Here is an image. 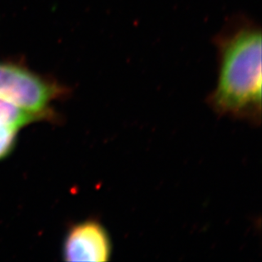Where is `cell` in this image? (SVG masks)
I'll return each instance as SVG.
<instances>
[{
  "instance_id": "1",
  "label": "cell",
  "mask_w": 262,
  "mask_h": 262,
  "mask_svg": "<svg viewBox=\"0 0 262 262\" xmlns=\"http://www.w3.org/2000/svg\"><path fill=\"white\" fill-rule=\"evenodd\" d=\"M219 72L217 84L208 97L216 114L261 121V30L254 23H239L215 38Z\"/></svg>"
},
{
  "instance_id": "2",
  "label": "cell",
  "mask_w": 262,
  "mask_h": 262,
  "mask_svg": "<svg viewBox=\"0 0 262 262\" xmlns=\"http://www.w3.org/2000/svg\"><path fill=\"white\" fill-rule=\"evenodd\" d=\"M67 93V88L45 79L24 67L0 61V95L45 121L57 119L51 104Z\"/></svg>"
},
{
  "instance_id": "3",
  "label": "cell",
  "mask_w": 262,
  "mask_h": 262,
  "mask_svg": "<svg viewBox=\"0 0 262 262\" xmlns=\"http://www.w3.org/2000/svg\"><path fill=\"white\" fill-rule=\"evenodd\" d=\"M112 242L106 228L99 221L90 219L72 226L62 246L66 261H108Z\"/></svg>"
},
{
  "instance_id": "4",
  "label": "cell",
  "mask_w": 262,
  "mask_h": 262,
  "mask_svg": "<svg viewBox=\"0 0 262 262\" xmlns=\"http://www.w3.org/2000/svg\"><path fill=\"white\" fill-rule=\"evenodd\" d=\"M39 121L45 120L0 95V124L20 130L29 124Z\"/></svg>"
},
{
  "instance_id": "5",
  "label": "cell",
  "mask_w": 262,
  "mask_h": 262,
  "mask_svg": "<svg viewBox=\"0 0 262 262\" xmlns=\"http://www.w3.org/2000/svg\"><path fill=\"white\" fill-rule=\"evenodd\" d=\"M19 129L0 124V161L10 156L15 148Z\"/></svg>"
}]
</instances>
